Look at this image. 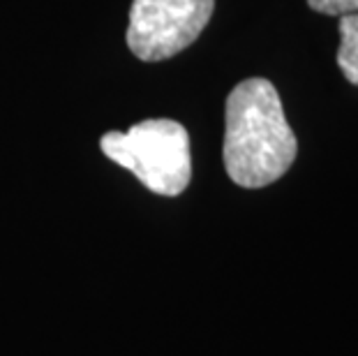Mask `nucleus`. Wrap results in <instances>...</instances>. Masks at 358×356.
I'll return each instance as SVG.
<instances>
[{
	"label": "nucleus",
	"instance_id": "nucleus-1",
	"mask_svg": "<svg viewBox=\"0 0 358 356\" xmlns=\"http://www.w3.org/2000/svg\"><path fill=\"white\" fill-rule=\"evenodd\" d=\"M299 143L287 123L282 100L268 79H245L224 107V169L241 187L275 183L294 164Z\"/></svg>",
	"mask_w": 358,
	"mask_h": 356
},
{
	"label": "nucleus",
	"instance_id": "nucleus-2",
	"mask_svg": "<svg viewBox=\"0 0 358 356\" xmlns=\"http://www.w3.org/2000/svg\"><path fill=\"white\" fill-rule=\"evenodd\" d=\"M100 146L109 160L132 171L155 194L176 197L192 178L189 137L176 120L150 118L127 132H106Z\"/></svg>",
	"mask_w": 358,
	"mask_h": 356
},
{
	"label": "nucleus",
	"instance_id": "nucleus-3",
	"mask_svg": "<svg viewBox=\"0 0 358 356\" xmlns=\"http://www.w3.org/2000/svg\"><path fill=\"white\" fill-rule=\"evenodd\" d=\"M215 10V0H132L127 47L146 63H157L187 49Z\"/></svg>",
	"mask_w": 358,
	"mask_h": 356
},
{
	"label": "nucleus",
	"instance_id": "nucleus-4",
	"mask_svg": "<svg viewBox=\"0 0 358 356\" xmlns=\"http://www.w3.org/2000/svg\"><path fill=\"white\" fill-rule=\"evenodd\" d=\"M340 49L338 65L349 83L358 86V12L342 14L340 17Z\"/></svg>",
	"mask_w": 358,
	"mask_h": 356
},
{
	"label": "nucleus",
	"instance_id": "nucleus-5",
	"mask_svg": "<svg viewBox=\"0 0 358 356\" xmlns=\"http://www.w3.org/2000/svg\"><path fill=\"white\" fill-rule=\"evenodd\" d=\"M308 5L319 14L329 17H342V14L358 12V0H308Z\"/></svg>",
	"mask_w": 358,
	"mask_h": 356
}]
</instances>
